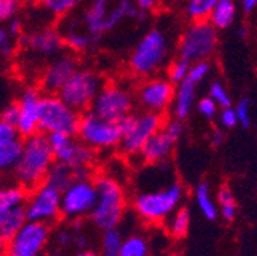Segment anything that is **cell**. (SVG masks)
Here are the masks:
<instances>
[{"label":"cell","instance_id":"18","mask_svg":"<svg viewBox=\"0 0 257 256\" xmlns=\"http://www.w3.org/2000/svg\"><path fill=\"white\" fill-rule=\"evenodd\" d=\"M49 226L28 221L8 241L4 256H40L49 241Z\"/></svg>","mask_w":257,"mask_h":256},{"label":"cell","instance_id":"16","mask_svg":"<svg viewBox=\"0 0 257 256\" xmlns=\"http://www.w3.org/2000/svg\"><path fill=\"white\" fill-rule=\"evenodd\" d=\"M25 209L28 221L49 226L61 216V192L43 183L29 192Z\"/></svg>","mask_w":257,"mask_h":256},{"label":"cell","instance_id":"53","mask_svg":"<svg viewBox=\"0 0 257 256\" xmlns=\"http://www.w3.org/2000/svg\"><path fill=\"white\" fill-rule=\"evenodd\" d=\"M0 256H4V254H2V253H0Z\"/></svg>","mask_w":257,"mask_h":256},{"label":"cell","instance_id":"6","mask_svg":"<svg viewBox=\"0 0 257 256\" xmlns=\"http://www.w3.org/2000/svg\"><path fill=\"white\" fill-rule=\"evenodd\" d=\"M96 203L90 212V221L100 230L118 227L125 213V192L119 181L110 175H100L95 180Z\"/></svg>","mask_w":257,"mask_h":256},{"label":"cell","instance_id":"46","mask_svg":"<svg viewBox=\"0 0 257 256\" xmlns=\"http://www.w3.org/2000/svg\"><path fill=\"white\" fill-rule=\"evenodd\" d=\"M239 7L245 14H254L257 11V0H240Z\"/></svg>","mask_w":257,"mask_h":256},{"label":"cell","instance_id":"45","mask_svg":"<svg viewBox=\"0 0 257 256\" xmlns=\"http://www.w3.org/2000/svg\"><path fill=\"white\" fill-rule=\"evenodd\" d=\"M8 89H10L8 83H7L5 80L0 78V114H2V111H4L11 102H14L13 99H10Z\"/></svg>","mask_w":257,"mask_h":256},{"label":"cell","instance_id":"47","mask_svg":"<svg viewBox=\"0 0 257 256\" xmlns=\"http://www.w3.org/2000/svg\"><path fill=\"white\" fill-rule=\"evenodd\" d=\"M222 143H223V132H222V129L219 127V129H214L211 132V135H210V144L213 147H219Z\"/></svg>","mask_w":257,"mask_h":256},{"label":"cell","instance_id":"40","mask_svg":"<svg viewBox=\"0 0 257 256\" xmlns=\"http://www.w3.org/2000/svg\"><path fill=\"white\" fill-rule=\"evenodd\" d=\"M234 109H236V115H237L239 126L249 127L251 126V102H249V99H246V97L240 99L234 105Z\"/></svg>","mask_w":257,"mask_h":256},{"label":"cell","instance_id":"1","mask_svg":"<svg viewBox=\"0 0 257 256\" xmlns=\"http://www.w3.org/2000/svg\"><path fill=\"white\" fill-rule=\"evenodd\" d=\"M71 16L95 45L116 33L124 23H143L149 17L138 10L134 0H86L84 5Z\"/></svg>","mask_w":257,"mask_h":256},{"label":"cell","instance_id":"8","mask_svg":"<svg viewBox=\"0 0 257 256\" xmlns=\"http://www.w3.org/2000/svg\"><path fill=\"white\" fill-rule=\"evenodd\" d=\"M166 117L163 114L147 112V111H134L124 117L118 124L121 129L119 152L124 156L137 158L143 150L144 144L163 129Z\"/></svg>","mask_w":257,"mask_h":256},{"label":"cell","instance_id":"17","mask_svg":"<svg viewBox=\"0 0 257 256\" xmlns=\"http://www.w3.org/2000/svg\"><path fill=\"white\" fill-rule=\"evenodd\" d=\"M80 66V55L66 49L42 69L37 77V86L43 94H58Z\"/></svg>","mask_w":257,"mask_h":256},{"label":"cell","instance_id":"21","mask_svg":"<svg viewBox=\"0 0 257 256\" xmlns=\"http://www.w3.org/2000/svg\"><path fill=\"white\" fill-rule=\"evenodd\" d=\"M201 84H198L195 80L187 77L184 81L176 84L175 89V99L172 105V117L185 121L193 111L196 109V99H198V89Z\"/></svg>","mask_w":257,"mask_h":256},{"label":"cell","instance_id":"35","mask_svg":"<svg viewBox=\"0 0 257 256\" xmlns=\"http://www.w3.org/2000/svg\"><path fill=\"white\" fill-rule=\"evenodd\" d=\"M191 63H188L187 60L181 58V57H175L166 69V77L173 83V84H179L181 81H184L190 72Z\"/></svg>","mask_w":257,"mask_h":256},{"label":"cell","instance_id":"30","mask_svg":"<svg viewBox=\"0 0 257 256\" xmlns=\"http://www.w3.org/2000/svg\"><path fill=\"white\" fill-rule=\"evenodd\" d=\"M26 222H28V216H26L25 204L17 206L4 218L2 222H0V235H2L7 241H10Z\"/></svg>","mask_w":257,"mask_h":256},{"label":"cell","instance_id":"43","mask_svg":"<svg viewBox=\"0 0 257 256\" xmlns=\"http://www.w3.org/2000/svg\"><path fill=\"white\" fill-rule=\"evenodd\" d=\"M16 135H19V132H17L16 127H14L13 124H10L8 121H5L2 117H0V141L8 140V138H13V137H16Z\"/></svg>","mask_w":257,"mask_h":256},{"label":"cell","instance_id":"41","mask_svg":"<svg viewBox=\"0 0 257 256\" xmlns=\"http://www.w3.org/2000/svg\"><path fill=\"white\" fill-rule=\"evenodd\" d=\"M135 5L138 7V10L147 16L150 14H155L156 11L161 10V7H163L164 0H134Z\"/></svg>","mask_w":257,"mask_h":256},{"label":"cell","instance_id":"4","mask_svg":"<svg viewBox=\"0 0 257 256\" xmlns=\"http://www.w3.org/2000/svg\"><path fill=\"white\" fill-rule=\"evenodd\" d=\"M55 163L49 137L37 132L23 138V150L17 166L13 170L16 184L31 192L42 186Z\"/></svg>","mask_w":257,"mask_h":256},{"label":"cell","instance_id":"20","mask_svg":"<svg viewBox=\"0 0 257 256\" xmlns=\"http://www.w3.org/2000/svg\"><path fill=\"white\" fill-rule=\"evenodd\" d=\"M175 146H176V143L166 132H163V129H161L144 144L138 158H141L144 166L166 163L170 159V156L175 150Z\"/></svg>","mask_w":257,"mask_h":256},{"label":"cell","instance_id":"50","mask_svg":"<svg viewBox=\"0 0 257 256\" xmlns=\"http://www.w3.org/2000/svg\"><path fill=\"white\" fill-rule=\"evenodd\" d=\"M78 256H96V254L93 251H90V250H83V251L78 253Z\"/></svg>","mask_w":257,"mask_h":256},{"label":"cell","instance_id":"52","mask_svg":"<svg viewBox=\"0 0 257 256\" xmlns=\"http://www.w3.org/2000/svg\"><path fill=\"white\" fill-rule=\"evenodd\" d=\"M4 189V181H2V178H0V190Z\"/></svg>","mask_w":257,"mask_h":256},{"label":"cell","instance_id":"31","mask_svg":"<svg viewBox=\"0 0 257 256\" xmlns=\"http://www.w3.org/2000/svg\"><path fill=\"white\" fill-rule=\"evenodd\" d=\"M75 178H77V172L75 170H72L71 167H68V166H64V164L55 161L54 166L51 167V170H49L45 183L49 184V186H52L54 189L63 192Z\"/></svg>","mask_w":257,"mask_h":256},{"label":"cell","instance_id":"38","mask_svg":"<svg viewBox=\"0 0 257 256\" xmlns=\"http://www.w3.org/2000/svg\"><path fill=\"white\" fill-rule=\"evenodd\" d=\"M22 0H0V23H8L19 17Z\"/></svg>","mask_w":257,"mask_h":256},{"label":"cell","instance_id":"34","mask_svg":"<svg viewBox=\"0 0 257 256\" xmlns=\"http://www.w3.org/2000/svg\"><path fill=\"white\" fill-rule=\"evenodd\" d=\"M121 256H149V242L141 235L127 236L122 241Z\"/></svg>","mask_w":257,"mask_h":256},{"label":"cell","instance_id":"39","mask_svg":"<svg viewBox=\"0 0 257 256\" xmlns=\"http://www.w3.org/2000/svg\"><path fill=\"white\" fill-rule=\"evenodd\" d=\"M217 123L220 129H234L236 126H239L234 106L222 108L217 114Z\"/></svg>","mask_w":257,"mask_h":256},{"label":"cell","instance_id":"5","mask_svg":"<svg viewBox=\"0 0 257 256\" xmlns=\"http://www.w3.org/2000/svg\"><path fill=\"white\" fill-rule=\"evenodd\" d=\"M185 200V187L179 181L167 186L141 190L134 198L135 213L149 224H161L182 206Z\"/></svg>","mask_w":257,"mask_h":256},{"label":"cell","instance_id":"28","mask_svg":"<svg viewBox=\"0 0 257 256\" xmlns=\"http://www.w3.org/2000/svg\"><path fill=\"white\" fill-rule=\"evenodd\" d=\"M190 210L184 206L176 209L167 219H166V230L173 239H184L190 230Z\"/></svg>","mask_w":257,"mask_h":256},{"label":"cell","instance_id":"51","mask_svg":"<svg viewBox=\"0 0 257 256\" xmlns=\"http://www.w3.org/2000/svg\"><path fill=\"white\" fill-rule=\"evenodd\" d=\"M254 29H255V34H257V17H255V22H254Z\"/></svg>","mask_w":257,"mask_h":256},{"label":"cell","instance_id":"37","mask_svg":"<svg viewBox=\"0 0 257 256\" xmlns=\"http://www.w3.org/2000/svg\"><path fill=\"white\" fill-rule=\"evenodd\" d=\"M196 111L205 120H214V118H217L220 108L217 106V103L210 97V95H204V97H201L196 102Z\"/></svg>","mask_w":257,"mask_h":256},{"label":"cell","instance_id":"33","mask_svg":"<svg viewBox=\"0 0 257 256\" xmlns=\"http://www.w3.org/2000/svg\"><path fill=\"white\" fill-rule=\"evenodd\" d=\"M216 197H217V204L220 207L222 218L227 221V222L234 221L236 216H237V203L234 200V195H233V192L230 190V187L222 186L217 190V195Z\"/></svg>","mask_w":257,"mask_h":256},{"label":"cell","instance_id":"11","mask_svg":"<svg viewBox=\"0 0 257 256\" xmlns=\"http://www.w3.org/2000/svg\"><path fill=\"white\" fill-rule=\"evenodd\" d=\"M77 137L93 152L118 149L121 141L119 124L109 121L92 111L81 114Z\"/></svg>","mask_w":257,"mask_h":256},{"label":"cell","instance_id":"42","mask_svg":"<svg viewBox=\"0 0 257 256\" xmlns=\"http://www.w3.org/2000/svg\"><path fill=\"white\" fill-rule=\"evenodd\" d=\"M0 117H2L5 121H8L10 124H13V126L16 127V124H17V121H19V105H17V100L11 102V103L2 111Z\"/></svg>","mask_w":257,"mask_h":256},{"label":"cell","instance_id":"24","mask_svg":"<svg viewBox=\"0 0 257 256\" xmlns=\"http://www.w3.org/2000/svg\"><path fill=\"white\" fill-rule=\"evenodd\" d=\"M23 150V137L16 135L13 138L0 141V175L10 174L17 166Z\"/></svg>","mask_w":257,"mask_h":256},{"label":"cell","instance_id":"10","mask_svg":"<svg viewBox=\"0 0 257 256\" xmlns=\"http://www.w3.org/2000/svg\"><path fill=\"white\" fill-rule=\"evenodd\" d=\"M80 118L81 114L68 106L57 94H45L40 106L39 132L77 137Z\"/></svg>","mask_w":257,"mask_h":256},{"label":"cell","instance_id":"15","mask_svg":"<svg viewBox=\"0 0 257 256\" xmlns=\"http://www.w3.org/2000/svg\"><path fill=\"white\" fill-rule=\"evenodd\" d=\"M96 203V187L90 177H77L61 192V216L80 219L90 215Z\"/></svg>","mask_w":257,"mask_h":256},{"label":"cell","instance_id":"22","mask_svg":"<svg viewBox=\"0 0 257 256\" xmlns=\"http://www.w3.org/2000/svg\"><path fill=\"white\" fill-rule=\"evenodd\" d=\"M25 33L23 22L16 17L8 23H0V58L11 60L19 52L20 39Z\"/></svg>","mask_w":257,"mask_h":256},{"label":"cell","instance_id":"29","mask_svg":"<svg viewBox=\"0 0 257 256\" xmlns=\"http://www.w3.org/2000/svg\"><path fill=\"white\" fill-rule=\"evenodd\" d=\"M195 200L196 204L202 213V216L208 221H214L219 215V209L217 204L213 200L211 195V187L210 183L207 181H199L195 187Z\"/></svg>","mask_w":257,"mask_h":256},{"label":"cell","instance_id":"49","mask_svg":"<svg viewBox=\"0 0 257 256\" xmlns=\"http://www.w3.org/2000/svg\"><path fill=\"white\" fill-rule=\"evenodd\" d=\"M7 245H8V241L0 235V253L5 254V250H7Z\"/></svg>","mask_w":257,"mask_h":256},{"label":"cell","instance_id":"25","mask_svg":"<svg viewBox=\"0 0 257 256\" xmlns=\"http://www.w3.org/2000/svg\"><path fill=\"white\" fill-rule=\"evenodd\" d=\"M237 13H239V5L236 0H219L208 22L217 31L230 29L237 19Z\"/></svg>","mask_w":257,"mask_h":256},{"label":"cell","instance_id":"32","mask_svg":"<svg viewBox=\"0 0 257 256\" xmlns=\"http://www.w3.org/2000/svg\"><path fill=\"white\" fill-rule=\"evenodd\" d=\"M122 241H124V238L118 227L103 230L100 256H121Z\"/></svg>","mask_w":257,"mask_h":256},{"label":"cell","instance_id":"44","mask_svg":"<svg viewBox=\"0 0 257 256\" xmlns=\"http://www.w3.org/2000/svg\"><path fill=\"white\" fill-rule=\"evenodd\" d=\"M57 245L61 248L74 247V230H60L57 235Z\"/></svg>","mask_w":257,"mask_h":256},{"label":"cell","instance_id":"26","mask_svg":"<svg viewBox=\"0 0 257 256\" xmlns=\"http://www.w3.org/2000/svg\"><path fill=\"white\" fill-rule=\"evenodd\" d=\"M219 0H184L182 16L187 22L208 20Z\"/></svg>","mask_w":257,"mask_h":256},{"label":"cell","instance_id":"48","mask_svg":"<svg viewBox=\"0 0 257 256\" xmlns=\"http://www.w3.org/2000/svg\"><path fill=\"white\" fill-rule=\"evenodd\" d=\"M237 36L240 37V39H245V37H248V28L246 26H239L237 28Z\"/></svg>","mask_w":257,"mask_h":256},{"label":"cell","instance_id":"19","mask_svg":"<svg viewBox=\"0 0 257 256\" xmlns=\"http://www.w3.org/2000/svg\"><path fill=\"white\" fill-rule=\"evenodd\" d=\"M43 92L36 84L25 86L19 97V121L16 124V129L20 137L26 138L39 132V118H40V106L43 100Z\"/></svg>","mask_w":257,"mask_h":256},{"label":"cell","instance_id":"7","mask_svg":"<svg viewBox=\"0 0 257 256\" xmlns=\"http://www.w3.org/2000/svg\"><path fill=\"white\" fill-rule=\"evenodd\" d=\"M219 46V31L208 22H188L176 39V57L188 63L211 61Z\"/></svg>","mask_w":257,"mask_h":256},{"label":"cell","instance_id":"36","mask_svg":"<svg viewBox=\"0 0 257 256\" xmlns=\"http://www.w3.org/2000/svg\"><path fill=\"white\" fill-rule=\"evenodd\" d=\"M210 97L217 103V106L222 109V108H228V106H233V99L228 92V89L225 88V84L220 81V80H213L210 84H208V94Z\"/></svg>","mask_w":257,"mask_h":256},{"label":"cell","instance_id":"9","mask_svg":"<svg viewBox=\"0 0 257 256\" xmlns=\"http://www.w3.org/2000/svg\"><path fill=\"white\" fill-rule=\"evenodd\" d=\"M104 83L106 80L98 71L87 66H80L57 95L68 106L80 114H84L90 111L93 100Z\"/></svg>","mask_w":257,"mask_h":256},{"label":"cell","instance_id":"23","mask_svg":"<svg viewBox=\"0 0 257 256\" xmlns=\"http://www.w3.org/2000/svg\"><path fill=\"white\" fill-rule=\"evenodd\" d=\"M31 2L40 13L61 20L77 13L86 0H31Z\"/></svg>","mask_w":257,"mask_h":256},{"label":"cell","instance_id":"14","mask_svg":"<svg viewBox=\"0 0 257 256\" xmlns=\"http://www.w3.org/2000/svg\"><path fill=\"white\" fill-rule=\"evenodd\" d=\"M175 89L176 84H173L166 75H155L144 78L135 89L137 106L141 111L166 115V112L172 109Z\"/></svg>","mask_w":257,"mask_h":256},{"label":"cell","instance_id":"2","mask_svg":"<svg viewBox=\"0 0 257 256\" xmlns=\"http://www.w3.org/2000/svg\"><path fill=\"white\" fill-rule=\"evenodd\" d=\"M173 37L172 29L166 25H156L147 29L127 57L125 65L128 74L144 80L166 72L172 61L173 46L176 48Z\"/></svg>","mask_w":257,"mask_h":256},{"label":"cell","instance_id":"12","mask_svg":"<svg viewBox=\"0 0 257 256\" xmlns=\"http://www.w3.org/2000/svg\"><path fill=\"white\" fill-rule=\"evenodd\" d=\"M135 91L124 86L122 83L106 81L93 100L90 111L109 121L119 123L124 117L135 111Z\"/></svg>","mask_w":257,"mask_h":256},{"label":"cell","instance_id":"3","mask_svg":"<svg viewBox=\"0 0 257 256\" xmlns=\"http://www.w3.org/2000/svg\"><path fill=\"white\" fill-rule=\"evenodd\" d=\"M66 51L63 36L58 26L37 25L23 33L19 45L20 63L25 72H32L39 77L42 69L51 60Z\"/></svg>","mask_w":257,"mask_h":256},{"label":"cell","instance_id":"27","mask_svg":"<svg viewBox=\"0 0 257 256\" xmlns=\"http://www.w3.org/2000/svg\"><path fill=\"white\" fill-rule=\"evenodd\" d=\"M26 200H28V190H25L19 184L8 186L0 190V222L4 221V218L14 207L25 204Z\"/></svg>","mask_w":257,"mask_h":256},{"label":"cell","instance_id":"13","mask_svg":"<svg viewBox=\"0 0 257 256\" xmlns=\"http://www.w3.org/2000/svg\"><path fill=\"white\" fill-rule=\"evenodd\" d=\"M49 143L57 163L71 167L77 172V177H89V170L95 163V153L78 137L51 134Z\"/></svg>","mask_w":257,"mask_h":256}]
</instances>
